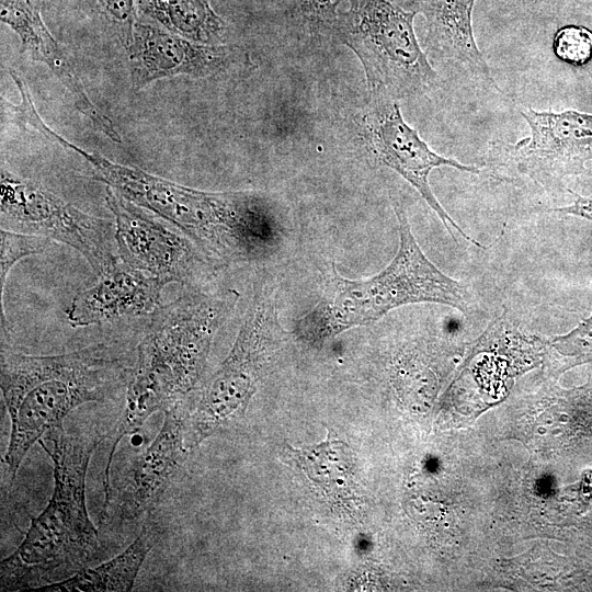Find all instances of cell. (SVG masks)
Segmentation results:
<instances>
[{"label": "cell", "mask_w": 592, "mask_h": 592, "mask_svg": "<svg viewBox=\"0 0 592 592\" xmlns=\"http://www.w3.org/2000/svg\"><path fill=\"white\" fill-rule=\"evenodd\" d=\"M133 367L103 345L56 355L1 349V392L11 421L4 462L13 479L29 449L86 402L127 385Z\"/></svg>", "instance_id": "obj_2"}, {"label": "cell", "mask_w": 592, "mask_h": 592, "mask_svg": "<svg viewBox=\"0 0 592 592\" xmlns=\"http://www.w3.org/2000/svg\"><path fill=\"white\" fill-rule=\"evenodd\" d=\"M281 331L274 298L262 292L249 306L226 360L187 413L189 451L242 415Z\"/></svg>", "instance_id": "obj_7"}, {"label": "cell", "mask_w": 592, "mask_h": 592, "mask_svg": "<svg viewBox=\"0 0 592 592\" xmlns=\"http://www.w3.org/2000/svg\"><path fill=\"white\" fill-rule=\"evenodd\" d=\"M0 244V289L1 295L7 276L21 260L32 254L44 252L52 240L34 235L11 231L1 228Z\"/></svg>", "instance_id": "obj_20"}, {"label": "cell", "mask_w": 592, "mask_h": 592, "mask_svg": "<svg viewBox=\"0 0 592 592\" xmlns=\"http://www.w3.org/2000/svg\"><path fill=\"white\" fill-rule=\"evenodd\" d=\"M547 343L568 360L567 367L592 361V315L570 332L554 337Z\"/></svg>", "instance_id": "obj_22"}, {"label": "cell", "mask_w": 592, "mask_h": 592, "mask_svg": "<svg viewBox=\"0 0 592 592\" xmlns=\"http://www.w3.org/2000/svg\"><path fill=\"white\" fill-rule=\"evenodd\" d=\"M572 194L574 200L571 204L562 207L549 208L547 212L558 213L560 215H572L592 221V195L581 196L576 193Z\"/></svg>", "instance_id": "obj_24"}, {"label": "cell", "mask_w": 592, "mask_h": 592, "mask_svg": "<svg viewBox=\"0 0 592 592\" xmlns=\"http://www.w3.org/2000/svg\"><path fill=\"white\" fill-rule=\"evenodd\" d=\"M284 463L294 466L326 496L348 499L355 494V458L350 446L330 429L323 442L299 448L285 445L281 453Z\"/></svg>", "instance_id": "obj_17"}, {"label": "cell", "mask_w": 592, "mask_h": 592, "mask_svg": "<svg viewBox=\"0 0 592 592\" xmlns=\"http://www.w3.org/2000/svg\"><path fill=\"white\" fill-rule=\"evenodd\" d=\"M38 442L54 464V490L19 548L2 560L1 591H38L64 581L86 569L99 548L86 505V475L100 439L57 428Z\"/></svg>", "instance_id": "obj_3"}, {"label": "cell", "mask_w": 592, "mask_h": 592, "mask_svg": "<svg viewBox=\"0 0 592 592\" xmlns=\"http://www.w3.org/2000/svg\"><path fill=\"white\" fill-rule=\"evenodd\" d=\"M0 15L1 21L20 38L23 52L32 60L48 67L69 91L73 107L112 141L121 143L114 124L88 96L72 65L46 26L39 0H0Z\"/></svg>", "instance_id": "obj_14"}, {"label": "cell", "mask_w": 592, "mask_h": 592, "mask_svg": "<svg viewBox=\"0 0 592 592\" xmlns=\"http://www.w3.org/2000/svg\"><path fill=\"white\" fill-rule=\"evenodd\" d=\"M162 288L159 281L118 258L94 285L72 298L67 319L79 328L153 312L160 306Z\"/></svg>", "instance_id": "obj_15"}, {"label": "cell", "mask_w": 592, "mask_h": 592, "mask_svg": "<svg viewBox=\"0 0 592 592\" xmlns=\"http://www.w3.org/2000/svg\"><path fill=\"white\" fill-rule=\"evenodd\" d=\"M152 526L144 527L134 542L119 555L92 569H83L70 578L45 585L38 591H130L141 565L155 542Z\"/></svg>", "instance_id": "obj_18"}, {"label": "cell", "mask_w": 592, "mask_h": 592, "mask_svg": "<svg viewBox=\"0 0 592 592\" xmlns=\"http://www.w3.org/2000/svg\"><path fill=\"white\" fill-rule=\"evenodd\" d=\"M553 52L566 64L587 65L592 59V31L574 24L560 27L553 38Z\"/></svg>", "instance_id": "obj_21"}, {"label": "cell", "mask_w": 592, "mask_h": 592, "mask_svg": "<svg viewBox=\"0 0 592 592\" xmlns=\"http://www.w3.org/2000/svg\"><path fill=\"white\" fill-rule=\"evenodd\" d=\"M237 297L231 289L218 294L191 291L152 312L126 385L123 413L111 433L103 474L106 497L111 491L110 468L118 443L139 431L152 413L183 401L194 389L212 341Z\"/></svg>", "instance_id": "obj_1"}, {"label": "cell", "mask_w": 592, "mask_h": 592, "mask_svg": "<svg viewBox=\"0 0 592 592\" xmlns=\"http://www.w3.org/2000/svg\"><path fill=\"white\" fill-rule=\"evenodd\" d=\"M0 184L1 228L67 244L98 275L117 261L114 223L80 210L42 184L10 172L3 164Z\"/></svg>", "instance_id": "obj_8"}, {"label": "cell", "mask_w": 592, "mask_h": 592, "mask_svg": "<svg viewBox=\"0 0 592 592\" xmlns=\"http://www.w3.org/2000/svg\"><path fill=\"white\" fill-rule=\"evenodd\" d=\"M392 207L399 232L394 259L375 275L358 280L343 277L332 265L319 300L296 323L299 338L320 344L411 304L434 303L470 314L473 296L466 286L443 273L424 254L402 203L392 200Z\"/></svg>", "instance_id": "obj_4"}, {"label": "cell", "mask_w": 592, "mask_h": 592, "mask_svg": "<svg viewBox=\"0 0 592 592\" xmlns=\"http://www.w3.org/2000/svg\"><path fill=\"white\" fill-rule=\"evenodd\" d=\"M125 46L137 20L136 0H90Z\"/></svg>", "instance_id": "obj_23"}, {"label": "cell", "mask_w": 592, "mask_h": 592, "mask_svg": "<svg viewBox=\"0 0 592 592\" xmlns=\"http://www.w3.org/2000/svg\"><path fill=\"white\" fill-rule=\"evenodd\" d=\"M530 134L514 144L492 141L489 166L513 177H525L551 190L571 175L585 172L592 161V114L574 110L562 112L520 111Z\"/></svg>", "instance_id": "obj_9"}, {"label": "cell", "mask_w": 592, "mask_h": 592, "mask_svg": "<svg viewBox=\"0 0 592 592\" xmlns=\"http://www.w3.org/2000/svg\"><path fill=\"white\" fill-rule=\"evenodd\" d=\"M476 0H423L425 43L437 56L464 66L476 78L500 91L476 43L471 14Z\"/></svg>", "instance_id": "obj_16"}, {"label": "cell", "mask_w": 592, "mask_h": 592, "mask_svg": "<svg viewBox=\"0 0 592 592\" xmlns=\"http://www.w3.org/2000/svg\"><path fill=\"white\" fill-rule=\"evenodd\" d=\"M124 47L135 90L177 76L206 78L224 73L248 60L240 47L198 43L139 21Z\"/></svg>", "instance_id": "obj_12"}, {"label": "cell", "mask_w": 592, "mask_h": 592, "mask_svg": "<svg viewBox=\"0 0 592 592\" xmlns=\"http://www.w3.org/2000/svg\"><path fill=\"white\" fill-rule=\"evenodd\" d=\"M135 201L221 263L267 258L286 235L280 217L258 192H207L148 173L136 187Z\"/></svg>", "instance_id": "obj_5"}, {"label": "cell", "mask_w": 592, "mask_h": 592, "mask_svg": "<svg viewBox=\"0 0 592 592\" xmlns=\"http://www.w3.org/2000/svg\"><path fill=\"white\" fill-rule=\"evenodd\" d=\"M350 3L341 38L361 61L371 94L399 100L437 87L439 76L414 33L415 11L388 0Z\"/></svg>", "instance_id": "obj_6"}, {"label": "cell", "mask_w": 592, "mask_h": 592, "mask_svg": "<svg viewBox=\"0 0 592 592\" xmlns=\"http://www.w3.org/2000/svg\"><path fill=\"white\" fill-rule=\"evenodd\" d=\"M187 413L184 400L164 410L158 435L127 466L116 491L121 520L134 521L149 511L170 485L189 452Z\"/></svg>", "instance_id": "obj_13"}, {"label": "cell", "mask_w": 592, "mask_h": 592, "mask_svg": "<svg viewBox=\"0 0 592 592\" xmlns=\"http://www.w3.org/2000/svg\"><path fill=\"white\" fill-rule=\"evenodd\" d=\"M105 201L114 216L117 255L124 263L163 286L193 285L206 275L207 257L185 235L162 225L107 186Z\"/></svg>", "instance_id": "obj_11"}, {"label": "cell", "mask_w": 592, "mask_h": 592, "mask_svg": "<svg viewBox=\"0 0 592 592\" xmlns=\"http://www.w3.org/2000/svg\"><path fill=\"white\" fill-rule=\"evenodd\" d=\"M136 4L158 26L198 43L217 44L226 32L225 21L208 0H136Z\"/></svg>", "instance_id": "obj_19"}, {"label": "cell", "mask_w": 592, "mask_h": 592, "mask_svg": "<svg viewBox=\"0 0 592 592\" xmlns=\"http://www.w3.org/2000/svg\"><path fill=\"white\" fill-rule=\"evenodd\" d=\"M363 135L374 161L397 172L412 185L455 241V232H458L470 244L486 249L449 216L432 192L429 182L431 171L436 168L449 167L473 174L480 173L479 168L443 157L432 150L417 129L403 119L398 100L386 95L371 94L364 115Z\"/></svg>", "instance_id": "obj_10"}, {"label": "cell", "mask_w": 592, "mask_h": 592, "mask_svg": "<svg viewBox=\"0 0 592 592\" xmlns=\"http://www.w3.org/2000/svg\"><path fill=\"white\" fill-rule=\"evenodd\" d=\"M304 12L311 15H320L331 11L332 0H299Z\"/></svg>", "instance_id": "obj_25"}]
</instances>
